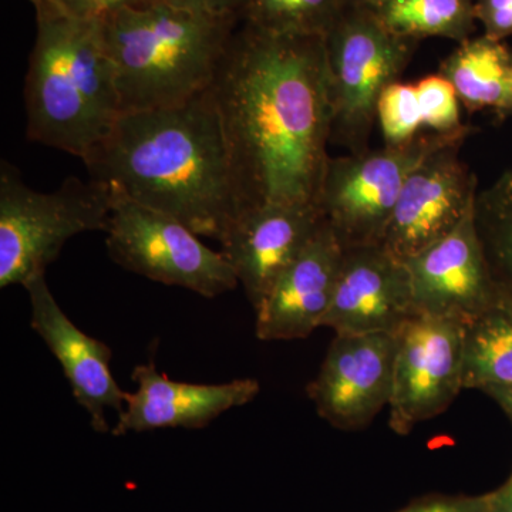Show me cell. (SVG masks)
<instances>
[{
    "label": "cell",
    "instance_id": "6da1fadb",
    "mask_svg": "<svg viewBox=\"0 0 512 512\" xmlns=\"http://www.w3.org/2000/svg\"><path fill=\"white\" fill-rule=\"evenodd\" d=\"M224 130L239 215L315 204L332 138L323 36L235 32L211 86Z\"/></svg>",
    "mask_w": 512,
    "mask_h": 512
},
{
    "label": "cell",
    "instance_id": "7a4b0ae2",
    "mask_svg": "<svg viewBox=\"0 0 512 512\" xmlns=\"http://www.w3.org/2000/svg\"><path fill=\"white\" fill-rule=\"evenodd\" d=\"M90 178L224 241L239 202L212 89L164 109L121 114L84 158Z\"/></svg>",
    "mask_w": 512,
    "mask_h": 512
},
{
    "label": "cell",
    "instance_id": "3957f363",
    "mask_svg": "<svg viewBox=\"0 0 512 512\" xmlns=\"http://www.w3.org/2000/svg\"><path fill=\"white\" fill-rule=\"evenodd\" d=\"M36 16L25 89L28 137L84 160L121 116L103 26L62 6L37 9Z\"/></svg>",
    "mask_w": 512,
    "mask_h": 512
},
{
    "label": "cell",
    "instance_id": "277c9868",
    "mask_svg": "<svg viewBox=\"0 0 512 512\" xmlns=\"http://www.w3.org/2000/svg\"><path fill=\"white\" fill-rule=\"evenodd\" d=\"M237 16L167 5H136L101 19L121 114L178 106L210 89Z\"/></svg>",
    "mask_w": 512,
    "mask_h": 512
},
{
    "label": "cell",
    "instance_id": "5b68a950",
    "mask_svg": "<svg viewBox=\"0 0 512 512\" xmlns=\"http://www.w3.org/2000/svg\"><path fill=\"white\" fill-rule=\"evenodd\" d=\"M113 192L90 178H69L59 190L40 192L23 183L12 164L0 165V288L46 274L66 242L106 231Z\"/></svg>",
    "mask_w": 512,
    "mask_h": 512
},
{
    "label": "cell",
    "instance_id": "8992f818",
    "mask_svg": "<svg viewBox=\"0 0 512 512\" xmlns=\"http://www.w3.org/2000/svg\"><path fill=\"white\" fill-rule=\"evenodd\" d=\"M332 138L350 153L369 148L377 121V103L389 84L397 82L419 42L396 35L383 25L375 9L348 3L325 36Z\"/></svg>",
    "mask_w": 512,
    "mask_h": 512
},
{
    "label": "cell",
    "instance_id": "52a82bcc",
    "mask_svg": "<svg viewBox=\"0 0 512 512\" xmlns=\"http://www.w3.org/2000/svg\"><path fill=\"white\" fill-rule=\"evenodd\" d=\"M471 133L473 128L464 127L457 133L417 136L400 146L384 144L379 150L329 158L316 205L340 245L380 244L414 168L437 148Z\"/></svg>",
    "mask_w": 512,
    "mask_h": 512
},
{
    "label": "cell",
    "instance_id": "ba28073f",
    "mask_svg": "<svg viewBox=\"0 0 512 512\" xmlns=\"http://www.w3.org/2000/svg\"><path fill=\"white\" fill-rule=\"evenodd\" d=\"M111 190V188H110ZM107 252L121 268L212 299L234 291L237 274L183 222L113 191Z\"/></svg>",
    "mask_w": 512,
    "mask_h": 512
},
{
    "label": "cell",
    "instance_id": "9c48e42d",
    "mask_svg": "<svg viewBox=\"0 0 512 512\" xmlns=\"http://www.w3.org/2000/svg\"><path fill=\"white\" fill-rule=\"evenodd\" d=\"M389 426L407 436L423 421L446 412L464 390L466 322L416 315L394 332Z\"/></svg>",
    "mask_w": 512,
    "mask_h": 512
},
{
    "label": "cell",
    "instance_id": "30bf717a",
    "mask_svg": "<svg viewBox=\"0 0 512 512\" xmlns=\"http://www.w3.org/2000/svg\"><path fill=\"white\" fill-rule=\"evenodd\" d=\"M460 137L424 158L407 177L380 245L406 261L450 234L476 205V174Z\"/></svg>",
    "mask_w": 512,
    "mask_h": 512
},
{
    "label": "cell",
    "instance_id": "8fae6325",
    "mask_svg": "<svg viewBox=\"0 0 512 512\" xmlns=\"http://www.w3.org/2000/svg\"><path fill=\"white\" fill-rule=\"evenodd\" d=\"M394 359V333L336 335L306 393L330 426L363 429L389 407Z\"/></svg>",
    "mask_w": 512,
    "mask_h": 512
},
{
    "label": "cell",
    "instance_id": "7c38bea8",
    "mask_svg": "<svg viewBox=\"0 0 512 512\" xmlns=\"http://www.w3.org/2000/svg\"><path fill=\"white\" fill-rule=\"evenodd\" d=\"M404 264L417 315L467 323L500 299L478 238L474 208L450 234Z\"/></svg>",
    "mask_w": 512,
    "mask_h": 512
},
{
    "label": "cell",
    "instance_id": "4fadbf2b",
    "mask_svg": "<svg viewBox=\"0 0 512 512\" xmlns=\"http://www.w3.org/2000/svg\"><path fill=\"white\" fill-rule=\"evenodd\" d=\"M406 264L383 245L346 248L320 328L336 335L394 333L416 316Z\"/></svg>",
    "mask_w": 512,
    "mask_h": 512
},
{
    "label": "cell",
    "instance_id": "5bb4252c",
    "mask_svg": "<svg viewBox=\"0 0 512 512\" xmlns=\"http://www.w3.org/2000/svg\"><path fill=\"white\" fill-rule=\"evenodd\" d=\"M30 302V326L42 338L72 387L76 402L86 410L96 433H110L107 412L117 416L126 407L127 394L111 373V350L84 333L57 303L46 282L37 276L25 286Z\"/></svg>",
    "mask_w": 512,
    "mask_h": 512
},
{
    "label": "cell",
    "instance_id": "9a60e30c",
    "mask_svg": "<svg viewBox=\"0 0 512 512\" xmlns=\"http://www.w3.org/2000/svg\"><path fill=\"white\" fill-rule=\"evenodd\" d=\"M322 221L315 204L268 205L239 215L221 242V252L255 311Z\"/></svg>",
    "mask_w": 512,
    "mask_h": 512
},
{
    "label": "cell",
    "instance_id": "2e32d148",
    "mask_svg": "<svg viewBox=\"0 0 512 512\" xmlns=\"http://www.w3.org/2000/svg\"><path fill=\"white\" fill-rule=\"evenodd\" d=\"M136 392L110 434L120 437L158 429H202L221 414L254 402L261 392L258 380L237 379L220 384L175 382L158 372L153 362L134 367Z\"/></svg>",
    "mask_w": 512,
    "mask_h": 512
},
{
    "label": "cell",
    "instance_id": "e0dca14e",
    "mask_svg": "<svg viewBox=\"0 0 512 512\" xmlns=\"http://www.w3.org/2000/svg\"><path fill=\"white\" fill-rule=\"evenodd\" d=\"M323 220V218H322ZM345 248L325 221L256 309L262 342L308 338L322 326L338 281Z\"/></svg>",
    "mask_w": 512,
    "mask_h": 512
},
{
    "label": "cell",
    "instance_id": "ac0fdd59",
    "mask_svg": "<svg viewBox=\"0 0 512 512\" xmlns=\"http://www.w3.org/2000/svg\"><path fill=\"white\" fill-rule=\"evenodd\" d=\"M439 73L470 114L488 110L500 119L512 117V49L504 40L483 35L458 43Z\"/></svg>",
    "mask_w": 512,
    "mask_h": 512
},
{
    "label": "cell",
    "instance_id": "d6986e66",
    "mask_svg": "<svg viewBox=\"0 0 512 512\" xmlns=\"http://www.w3.org/2000/svg\"><path fill=\"white\" fill-rule=\"evenodd\" d=\"M464 389L512 386V302L500 298L466 323Z\"/></svg>",
    "mask_w": 512,
    "mask_h": 512
},
{
    "label": "cell",
    "instance_id": "ffe728a7",
    "mask_svg": "<svg viewBox=\"0 0 512 512\" xmlns=\"http://www.w3.org/2000/svg\"><path fill=\"white\" fill-rule=\"evenodd\" d=\"M476 0H384L375 12L396 35L417 40L444 37L463 43L476 30Z\"/></svg>",
    "mask_w": 512,
    "mask_h": 512
},
{
    "label": "cell",
    "instance_id": "44dd1931",
    "mask_svg": "<svg viewBox=\"0 0 512 512\" xmlns=\"http://www.w3.org/2000/svg\"><path fill=\"white\" fill-rule=\"evenodd\" d=\"M474 222L495 288L512 302V170L478 191Z\"/></svg>",
    "mask_w": 512,
    "mask_h": 512
},
{
    "label": "cell",
    "instance_id": "7402d4cb",
    "mask_svg": "<svg viewBox=\"0 0 512 512\" xmlns=\"http://www.w3.org/2000/svg\"><path fill=\"white\" fill-rule=\"evenodd\" d=\"M348 0H244L241 20L282 36H325Z\"/></svg>",
    "mask_w": 512,
    "mask_h": 512
},
{
    "label": "cell",
    "instance_id": "603a6c76",
    "mask_svg": "<svg viewBox=\"0 0 512 512\" xmlns=\"http://www.w3.org/2000/svg\"><path fill=\"white\" fill-rule=\"evenodd\" d=\"M377 121L386 146H400L416 138L424 126L416 84H389L377 103Z\"/></svg>",
    "mask_w": 512,
    "mask_h": 512
},
{
    "label": "cell",
    "instance_id": "cb8c5ba5",
    "mask_svg": "<svg viewBox=\"0 0 512 512\" xmlns=\"http://www.w3.org/2000/svg\"><path fill=\"white\" fill-rule=\"evenodd\" d=\"M424 126L434 133L450 134L463 130L460 99L453 84L440 73L429 74L416 83Z\"/></svg>",
    "mask_w": 512,
    "mask_h": 512
},
{
    "label": "cell",
    "instance_id": "d4e9b609",
    "mask_svg": "<svg viewBox=\"0 0 512 512\" xmlns=\"http://www.w3.org/2000/svg\"><path fill=\"white\" fill-rule=\"evenodd\" d=\"M397 512H493L488 494L468 495H427Z\"/></svg>",
    "mask_w": 512,
    "mask_h": 512
},
{
    "label": "cell",
    "instance_id": "484cf974",
    "mask_svg": "<svg viewBox=\"0 0 512 512\" xmlns=\"http://www.w3.org/2000/svg\"><path fill=\"white\" fill-rule=\"evenodd\" d=\"M474 10L485 36L495 40L512 36V0H476Z\"/></svg>",
    "mask_w": 512,
    "mask_h": 512
},
{
    "label": "cell",
    "instance_id": "4316f807",
    "mask_svg": "<svg viewBox=\"0 0 512 512\" xmlns=\"http://www.w3.org/2000/svg\"><path fill=\"white\" fill-rule=\"evenodd\" d=\"M138 5H167L217 16H237L241 19L244 0H140Z\"/></svg>",
    "mask_w": 512,
    "mask_h": 512
},
{
    "label": "cell",
    "instance_id": "83f0119b",
    "mask_svg": "<svg viewBox=\"0 0 512 512\" xmlns=\"http://www.w3.org/2000/svg\"><path fill=\"white\" fill-rule=\"evenodd\" d=\"M140 0H63V8L74 16L101 20L126 6H136Z\"/></svg>",
    "mask_w": 512,
    "mask_h": 512
},
{
    "label": "cell",
    "instance_id": "f1b7e54d",
    "mask_svg": "<svg viewBox=\"0 0 512 512\" xmlns=\"http://www.w3.org/2000/svg\"><path fill=\"white\" fill-rule=\"evenodd\" d=\"M493 512H512V474L500 488L488 493Z\"/></svg>",
    "mask_w": 512,
    "mask_h": 512
},
{
    "label": "cell",
    "instance_id": "f546056e",
    "mask_svg": "<svg viewBox=\"0 0 512 512\" xmlns=\"http://www.w3.org/2000/svg\"><path fill=\"white\" fill-rule=\"evenodd\" d=\"M483 393L488 394L512 421V386L494 387V389L485 390Z\"/></svg>",
    "mask_w": 512,
    "mask_h": 512
},
{
    "label": "cell",
    "instance_id": "4dcf8cb0",
    "mask_svg": "<svg viewBox=\"0 0 512 512\" xmlns=\"http://www.w3.org/2000/svg\"><path fill=\"white\" fill-rule=\"evenodd\" d=\"M29 2L33 3V6H35V9H42V8H52V6H55V8H60L62 6L63 8V0H29Z\"/></svg>",
    "mask_w": 512,
    "mask_h": 512
},
{
    "label": "cell",
    "instance_id": "1f68e13d",
    "mask_svg": "<svg viewBox=\"0 0 512 512\" xmlns=\"http://www.w3.org/2000/svg\"><path fill=\"white\" fill-rule=\"evenodd\" d=\"M384 0H348V3H355V5L367 6V8L375 9L380 3H383Z\"/></svg>",
    "mask_w": 512,
    "mask_h": 512
}]
</instances>
